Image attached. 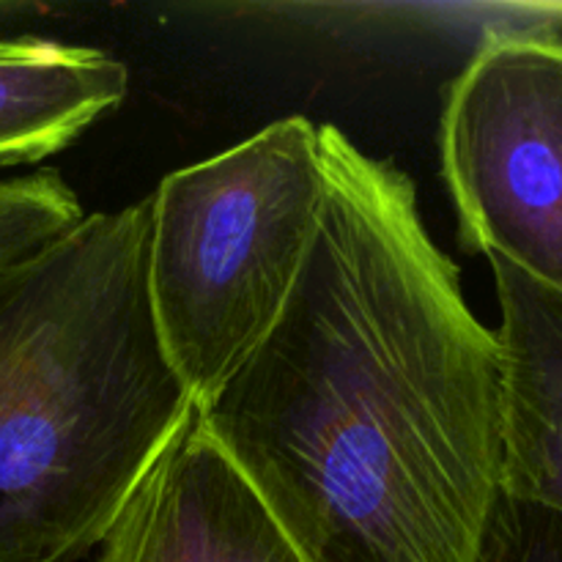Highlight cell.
<instances>
[{
	"label": "cell",
	"instance_id": "2",
	"mask_svg": "<svg viewBox=\"0 0 562 562\" xmlns=\"http://www.w3.org/2000/svg\"><path fill=\"white\" fill-rule=\"evenodd\" d=\"M151 201L0 269V562L97 549L195 415L148 296Z\"/></svg>",
	"mask_w": 562,
	"mask_h": 562
},
{
	"label": "cell",
	"instance_id": "10",
	"mask_svg": "<svg viewBox=\"0 0 562 562\" xmlns=\"http://www.w3.org/2000/svg\"><path fill=\"white\" fill-rule=\"evenodd\" d=\"M547 14H549V22H552V27H547V31L562 38V3L560 5H549Z\"/></svg>",
	"mask_w": 562,
	"mask_h": 562
},
{
	"label": "cell",
	"instance_id": "4",
	"mask_svg": "<svg viewBox=\"0 0 562 562\" xmlns=\"http://www.w3.org/2000/svg\"><path fill=\"white\" fill-rule=\"evenodd\" d=\"M442 173L461 247L562 294V38L488 31L448 91Z\"/></svg>",
	"mask_w": 562,
	"mask_h": 562
},
{
	"label": "cell",
	"instance_id": "9",
	"mask_svg": "<svg viewBox=\"0 0 562 562\" xmlns=\"http://www.w3.org/2000/svg\"><path fill=\"white\" fill-rule=\"evenodd\" d=\"M475 562H562V514L499 494Z\"/></svg>",
	"mask_w": 562,
	"mask_h": 562
},
{
	"label": "cell",
	"instance_id": "8",
	"mask_svg": "<svg viewBox=\"0 0 562 562\" xmlns=\"http://www.w3.org/2000/svg\"><path fill=\"white\" fill-rule=\"evenodd\" d=\"M86 217L58 170L0 179V269L53 245Z\"/></svg>",
	"mask_w": 562,
	"mask_h": 562
},
{
	"label": "cell",
	"instance_id": "6",
	"mask_svg": "<svg viewBox=\"0 0 562 562\" xmlns=\"http://www.w3.org/2000/svg\"><path fill=\"white\" fill-rule=\"evenodd\" d=\"M505 371L503 492L562 514V294L488 258Z\"/></svg>",
	"mask_w": 562,
	"mask_h": 562
},
{
	"label": "cell",
	"instance_id": "7",
	"mask_svg": "<svg viewBox=\"0 0 562 562\" xmlns=\"http://www.w3.org/2000/svg\"><path fill=\"white\" fill-rule=\"evenodd\" d=\"M110 53L53 38H0V165L38 162L75 143L126 97Z\"/></svg>",
	"mask_w": 562,
	"mask_h": 562
},
{
	"label": "cell",
	"instance_id": "1",
	"mask_svg": "<svg viewBox=\"0 0 562 562\" xmlns=\"http://www.w3.org/2000/svg\"><path fill=\"white\" fill-rule=\"evenodd\" d=\"M324 206L283 316L198 409L302 562H475L505 371L415 181L318 126Z\"/></svg>",
	"mask_w": 562,
	"mask_h": 562
},
{
	"label": "cell",
	"instance_id": "3",
	"mask_svg": "<svg viewBox=\"0 0 562 562\" xmlns=\"http://www.w3.org/2000/svg\"><path fill=\"white\" fill-rule=\"evenodd\" d=\"M148 296L195 409L267 340L296 289L324 206L318 126L289 115L159 181Z\"/></svg>",
	"mask_w": 562,
	"mask_h": 562
},
{
	"label": "cell",
	"instance_id": "5",
	"mask_svg": "<svg viewBox=\"0 0 562 562\" xmlns=\"http://www.w3.org/2000/svg\"><path fill=\"white\" fill-rule=\"evenodd\" d=\"M97 562H302L198 412L99 543Z\"/></svg>",
	"mask_w": 562,
	"mask_h": 562
}]
</instances>
